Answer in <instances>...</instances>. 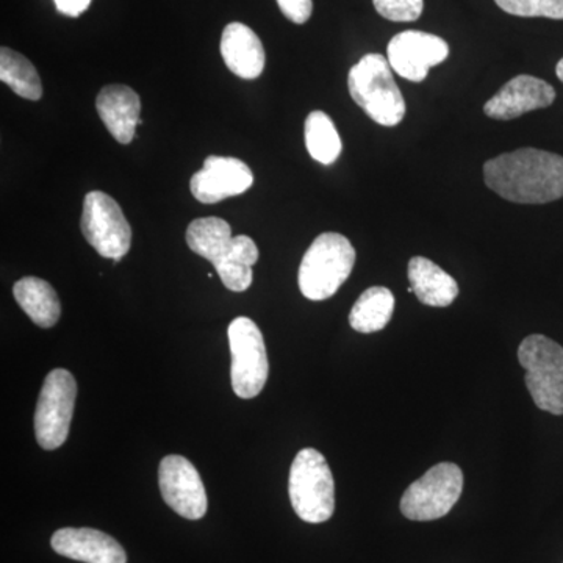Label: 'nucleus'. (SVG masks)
<instances>
[{"instance_id":"obj_11","label":"nucleus","mask_w":563,"mask_h":563,"mask_svg":"<svg viewBox=\"0 0 563 563\" xmlns=\"http://www.w3.org/2000/svg\"><path fill=\"white\" fill-rule=\"evenodd\" d=\"M163 499L187 520H201L209 509L206 487L198 470L181 455H168L158 468Z\"/></svg>"},{"instance_id":"obj_15","label":"nucleus","mask_w":563,"mask_h":563,"mask_svg":"<svg viewBox=\"0 0 563 563\" xmlns=\"http://www.w3.org/2000/svg\"><path fill=\"white\" fill-rule=\"evenodd\" d=\"M52 548L63 558L84 563H128V554L109 533L91 528H63L52 536Z\"/></svg>"},{"instance_id":"obj_4","label":"nucleus","mask_w":563,"mask_h":563,"mask_svg":"<svg viewBox=\"0 0 563 563\" xmlns=\"http://www.w3.org/2000/svg\"><path fill=\"white\" fill-rule=\"evenodd\" d=\"M355 250L340 233H321L303 254L299 266V290L310 301L332 298L351 276Z\"/></svg>"},{"instance_id":"obj_27","label":"nucleus","mask_w":563,"mask_h":563,"mask_svg":"<svg viewBox=\"0 0 563 563\" xmlns=\"http://www.w3.org/2000/svg\"><path fill=\"white\" fill-rule=\"evenodd\" d=\"M555 73H558L559 79H561L563 84V58L561 62L558 63V68H555Z\"/></svg>"},{"instance_id":"obj_1","label":"nucleus","mask_w":563,"mask_h":563,"mask_svg":"<svg viewBox=\"0 0 563 563\" xmlns=\"http://www.w3.org/2000/svg\"><path fill=\"white\" fill-rule=\"evenodd\" d=\"M487 187L506 201L548 203L563 198V157L523 147L484 165Z\"/></svg>"},{"instance_id":"obj_8","label":"nucleus","mask_w":563,"mask_h":563,"mask_svg":"<svg viewBox=\"0 0 563 563\" xmlns=\"http://www.w3.org/2000/svg\"><path fill=\"white\" fill-rule=\"evenodd\" d=\"M462 490V470L455 463H439L407 488L401 512L412 521L439 520L451 512Z\"/></svg>"},{"instance_id":"obj_25","label":"nucleus","mask_w":563,"mask_h":563,"mask_svg":"<svg viewBox=\"0 0 563 563\" xmlns=\"http://www.w3.org/2000/svg\"><path fill=\"white\" fill-rule=\"evenodd\" d=\"M277 5L285 18H288L295 24H303L312 16V0H277Z\"/></svg>"},{"instance_id":"obj_22","label":"nucleus","mask_w":563,"mask_h":563,"mask_svg":"<svg viewBox=\"0 0 563 563\" xmlns=\"http://www.w3.org/2000/svg\"><path fill=\"white\" fill-rule=\"evenodd\" d=\"M306 146L313 161L320 162L321 165H332L342 154V139L324 111H312L307 117Z\"/></svg>"},{"instance_id":"obj_18","label":"nucleus","mask_w":563,"mask_h":563,"mask_svg":"<svg viewBox=\"0 0 563 563\" xmlns=\"http://www.w3.org/2000/svg\"><path fill=\"white\" fill-rule=\"evenodd\" d=\"M409 280L413 295L426 306L448 307L459 296L454 277L426 257H413L409 262Z\"/></svg>"},{"instance_id":"obj_2","label":"nucleus","mask_w":563,"mask_h":563,"mask_svg":"<svg viewBox=\"0 0 563 563\" xmlns=\"http://www.w3.org/2000/svg\"><path fill=\"white\" fill-rule=\"evenodd\" d=\"M188 247L213 263L225 288L246 291L251 287L252 266L258 261V247L246 235L232 236L231 225L221 218H199L188 225Z\"/></svg>"},{"instance_id":"obj_20","label":"nucleus","mask_w":563,"mask_h":563,"mask_svg":"<svg viewBox=\"0 0 563 563\" xmlns=\"http://www.w3.org/2000/svg\"><path fill=\"white\" fill-rule=\"evenodd\" d=\"M395 312V296L385 287H372L362 292L350 313L354 331L373 333L383 331Z\"/></svg>"},{"instance_id":"obj_10","label":"nucleus","mask_w":563,"mask_h":563,"mask_svg":"<svg viewBox=\"0 0 563 563\" xmlns=\"http://www.w3.org/2000/svg\"><path fill=\"white\" fill-rule=\"evenodd\" d=\"M81 232L87 242L106 258L120 262L132 244V229L120 203L103 191L85 196Z\"/></svg>"},{"instance_id":"obj_26","label":"nucleus","mask_w":563,"mask_h":563,"mask_svg":"<svg viewBox=\"0 0 563 563\" xmlns=\"http://www.w3.org/2000/svg\"><path fill=\"white\" fill-rule=\"evenodd\" d=\"M55 7L66 16L77 18L90 7L91 0H54Z\"/></svg>"},{"instance_id":"obj_17","label":"nucleus","mask_w":563,"mask_h":563,"mask_svg":"<svg viewBox=\"0 0 563 563\" xmlns=\"http://www.w3.org/2000/svg\"><path fill=\"white\" fill-rule=\"evenodd\" d=\"M221 55L235 76L252 80L265 69V49L257 33L242 22H232L222 32Z\"/></svg>"},{"instance_id":"obj_23","label":"nucleus","mask_w":563,"mask_h":563,"mask_svg":"<svg viewBox=\"0 0 563 563\" xmlns=\"http://www.w3.org/2000/svg\"><path fill=\"white\" fill-rule=\"evenodd\" d=\"M499 9L514 16L563 20V0H495Z\"/></svg>"},{"instance_id":"obj_3","label":"nucleus","mask_w":563,"mask_h":563,"mask_svg":"<svg viewBox=\"0 0 563 563\" xmlns=\"http://www.w3.org/2000/svg\"><path fill=\"white\" fill-rule=\"evenodd\" d=\"M391 70L384 55L368 54L352 66L347 77L351 98L385 128H395L406 117V101Z\"/></svg>"},{"instance_id":"obj_12","label":"nucleus","mask_w":563,"mask_h":563,"mask_svg":"<svg viewBox=\"0 0 563 563\" xmlns=\"http://www.w3.org/2000/svg\"><path fill=\"white\" fill-rule=\"evenodd\" d=\"M450 46L432 33L406 31L393 36L387 58L396 74L415 84L428 77L429 69L446 60Z\"/></svg>"},{"instance_id":"obj_7","label":"nucleus","mask_w":563,"mask_h":563,"mask_svg":"<svg viewBox=\"0 0 563 563\" xmlns=\"http://www.w3.org/2000/svg\"><path fill=\"white\" fill-rule=\"evenodd\" d=\"M232 354V388L242 399L261 395L268 380L269 362L265 340L251 318H235L229 325Z\"/></svg>"},{"instance_id":"obj_9","label":"nucleus","mask_w":563,"mask_h":563,"mask_svg":"<svg viewBox=\"0 0 563 563\" xmlns=\"http://www.w3.org/2000/svg\"><path fill=\"white\" fill-rule=\"evenodd\" d=\"M76 398L77 384L73 374L66 369L47 374L35 410L36 442L43 450H57L68 439Z\"/></svg>"},{"instance_id":"obj_19","label":"nucleus","mask_w":563,"mask_h":563,"mask_svg":"<svg viewBox=\"0 0 563 563\" xmlns=\"http://www.w3.org/2000/svg\"><path fill=\"white\" fill-rule=\"evenodd\" d=\"M13 295L21 309L40 328L49 329L60 320V299L49 282L24 277L14 284Z\"/></svg>"},{"instance_id":"obj_16","label":"nucleus","mask_w":563,"mask_h":563,"mask_svg":"<svg viewBox=\"0 0 563 563\" xmlns=\"http://www.w3.org/2000/svg\"><path fill=\"white\" fill-rule=\"evenodd\" d=\"M96 109L107 131L121 144H129L135 136L140 122L141 99L131 87L109 85L96 99Z\"/></svg>"},{"instance_id":"obj_5","label":"nucleus","mask_w":563,"mask_h":563,"mask_svg":"<svg viewBox=\"0 0 563 563\" xmlns=\"http://www.w3.org/2000/svg\"><path fill=\"white\" fill-rule=\"evenodd\" d=\"M288 493L296 515L320 525L335 512V483L324 455L313 448L299 451L291 463Z\"/></svg>"},{"instance_id":"obj_14","label":"nucleus","mask_w":563,"mask_h":563,"mask_svg":"<svg viewBox=\"0 0 563 563\" xmlns=\"http://www.w3.org/2000/svg\"><path fill=\"white\" fill-rule=\"evenodd\" d=\"M555 101V90L550 84L537 77H514L485 103L484 113L493 120L510 121L529 111L547 109Z\"/></svg>"},{"instance_id":"obj_24","label":"nucleus","mask_w":563,"mask_h":563,"mask_svg":"<svg viewBox=\"0 0 563 563\" xmlns=\"http://www.w3.org/2000/svg\"><path fill=\"white\" fill-rule=\"evenodd\" d=\"M374 9L385 20L393 22H413L421 16L422 0H373Z\"/></svg>"},{"instance_id":"obj_21","label":"nucleus","mask_w":563,"mask_h":563,"mask_svg":"<svg viewBox=\"0 0 563 563\" xmlns=\"http://www.w3.org/2000/svg\"><path fill=\"white\" fill-rule=\"evenodd\" d=\"M0 80L29 101H38L43 96V84H41L38 70L24 55L9 47H2L0 51Z\"/></svg>"},{"instance_id":"obj_13","label":"nucleus","mask_w":563,"mask_h":563,"mask_svg":"<svg viewBox=\"0 0 563 563\" xmlns=\"http://www.w3.org/2000/svg\"><path fill=\"white\" fill-rule=\"evenodd\" d=\"M254 184V176L246 163L233 157L210 155L201 172L191 177L190 190L202 203H217L232 196L243 195Z\"/></svg>"},{"instance_id":"obj_6","label":"nucleus","mask_w":563,"mask_h":563,"mask_svg":"<svg viewBox=\"0 0 563 563\" xmlns=\"http://www.w3.org/2000/svg\"><path fill=\"white\" fill-rule=\"evenodd\" d=\"M525 383L540 410L563 415V347L544 335L526 336L518 347Z\"/></svg>"}]
</instances>
